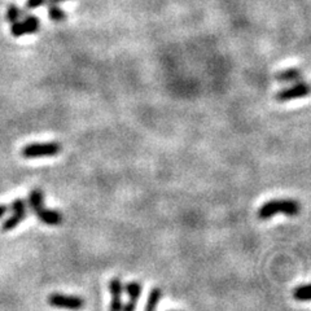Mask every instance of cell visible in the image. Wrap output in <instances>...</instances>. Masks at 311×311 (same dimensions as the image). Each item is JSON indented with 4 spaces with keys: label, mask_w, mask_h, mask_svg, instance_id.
<instances>
[{
    "label": "cell",
    "mask_w": 311,
    "mask_h": 311,
    "mask_svg": "<svg viewBox=\"0 0 311 311\" xmlns=\"http://www.w3.org/2000/svg\"><path fill=\"white\" fill-rule=\"evenodd\" d=\"M47 2H50L51 4H57V3H61V2H65V0H47Z\"/></svg>",
    "instance_id": "cell-19"
},
{
    "label": "cell",
    "mask_w": 311,
    "mask_h": 311,
    "mask_svg": "<svg viewBox=\"0 0 311 311\" xmlns=\"http://www.w3.org/2000/svg\"><path fill=\"white\" fill-rule=\"evenodd\" d=\"M41 27V22L36 16H26L22 21H17L12 24V35L22 36L25 34H34Z\"/></svg>",
    "instance_id": "cell-5"
},
{
    "label": "cell",
    "mask_w": 311,
    "mask_h": 311,
    "mask_svg": "<svg viewBox=\"0 0 311 311\" xmlns=\"http://www.w3.org/2000/svg\"><path fill=\"white\" fill-rule=\"evenodd\" d=\"M8 206L7 205H0V218H3L4 215L7 214V212H8Z\"/></svg>",
    "instance_id": "cell-18"
},
{
    "label": "cell",
    "mask_w": 311,
    "mask_h": 311,
    "mask_svg": "<svg viewBox=\"0 0 311 311\" xmlns=\"http://www.w3.org/2000/svg\"><path fill=\"white\" fill-rule=\"evenodd\" d=\"M61 150L59 143H35L27 144L22 149L25 159H39V157H50L56 156Z\"/></svg>",
    "instance_id": "cell-2"
},
{
    "label": "cell",
    "mask_w": 311,
    "mask_h": 311,
    "mask_svg": "<svg viewBox=\"0 0 311 311\" xmlns=\"http://www.w3.org/2000/svg\"><path fill=\"white\" fill-rule=\"evenodd\" d=\"M46 3H47V0H27L26 7L29 9H35L38 8V7L44 6Z\"/></svg>",
    "instance_id": "cell-17"
},
{
    "label": "cell",
    "mask_w": 311,
    "mask_h": 311,
    "mask_svg": "<svg viewBox=\"0 0 311 311\" xmlns=\"http://www.w3.org/2000/svg\"><path fill=\"white\" fill-rule=\"evenodd\" d=\"M293 297L297 301H311V284L297 287L293 291Z\"/></svg>",
    "instance_id": "cell-13"
},
{
    "label": "cell",
    "mask_w": 311,
    "mask_h": 311,
    "mask_svg": "<svg viewBox=\"0 0 311 311\" xmlns=\"http://www.w3.org/2000/svg\"><path fill=\"white\" fill-rule=\"evenodd\" d=\"M161 297H162L161 289H160V288H153L152 292L149 293V297H148V302H147V306H145V311H156V308H157V305H159Z\"/></svg>",
    "instance_id": "cell-12"
},
{
    "label": "cell",
    "mask_w": 311,
    "mask_h": 311,
    "mask_svg": "<svg viewBox=\"0 0 311 311\" xmlns=\"http://www.w3.org/2000/svg\"><path fill=\"white\" fill-rule=\"evenodd\" d=\"M48 16L53 21H57V22L65 20V12L60 7H57L56 4H51L50 8H48Z\"/></svg>",
    "instance_id": "cell-14"
},
{
    "label": "cell",
    "mask_w": 311,
    "mask_h": 311,
    "mask_svg": "<svg viewBox=\"0 0 311 311\" xmlns=\"http://www.w3.org/2000/svg\"><path fill=\"white\" fill-rule=\"evenodd\" d=\"M21 17H22V11H21L18 7L16 6H11L8 8V11H7V20L9 21V22H17V21L21 20Z\"/></svg>",
    "instance_id": "cell-15"
},
{
    "label": "cell",
    "mask_w": 311,
    "mask_h": 311,
    "mask_svg": "<svg viewBox=\"0 0 311 311\" xmlns=\"http://www.w3.org/2000/svg\"><path fill=\"white\" fill-rule=\"evenodd\" d=\"M279 213L289 217L297 215L299 213V204L294 200H271L259 208L257 215L259 219L267 220Z\"/></svg>",
    "instance_id": "cell-1"
},
{
    "label": "cell",
    "mask_w": 311,
    "mask_h": 311,
    "mask_svg": "<svg viewBox=\"0 0 311 311\" xmlns=\"http://www.w3.org/2000/svg\"><path fill=\"white\" fill-rule=\"evenodd\" d=\"M48 303L53 307L68 308V310H81L85 306L83 299L75 296H65V294H51L48 297Z\"/></svg>",
    "instance_id": "cell-4"
},
{
    "label": "cell",
    "mask_w": 311,
    "mask_h": 311,
    "mask_svg": "<svg viewBox=\"0 0 311 311\" xmlns=\"http://www.w3.org/2000/svg\"><path fill=\"white\" fill-rule=\"evenodd\" d=\"M35 214L41 222H43L44 224H48V226H57V224L61 223L62 220L61 214H60L59 212L46 209L44 206L42 209H39L38 212H35Z\"/></svg>",
    "instance_id": "cell-8"
},
{
    "label": "cell",
    "mask_w": 311,
    "mask_h": 311,
    "mask_svg": "<svg viewBox=\"0 0 311 311\" xmlns=\"http://www.w3.org/2000/svg\"><path fill=\"white\" fill-rule=\"evenodd\" d=\"M275 80L282 83L299 82L302 80V71L298 70V69H287V70L279 71L276 74Z\"/></svg>",
    "instance_id": "cell-9"
},
{
    "label": "cell",
    "mask_w": 311,
    "mask_h": 311,
    "mask_svg": "<svg viewBox=\"0 0 311 311\" xmlns=\"http://www.w3.org/2000/svg\"><path fill=\"white\" fill-rule=\"evenodd\" d=\"M43 203H44L43 192L39 191V189H34V191L30 192L29 205H30V208H31V210H34V212H38L39 209L43 208Z\"/></svg>",
    "instance_id": "cell-11"
},
{
    "label": "cell",
    "mask_w": 311,
    "mask_h": 311,
    "mask_svg": "<svg viewBox=\"0 0 311 311\" xmlns=\"http://www.w3.org/2000/svg\"><path fill=\"white\" fill-rule=\"evenodd\" d=\"M311 92V86L305 82H298L291 87L284 88L282 91L276 92L275 100L280 101V103H285V101H291V100L301 99V97H306Z\"/></svg>",
    "instance_id": "cell-3"
},
{
    "label": "cell",
    "mask_w": 311,
    "mask_h": 311,
    "mask_svg": "<svg viewBox=\"0 0 311 311\" xmlns=\"http://www.w3.org/2000/svg\"><path fill=\"white\" fill-rule=\"evenodd\" d=\"M9 209H11L13 213L24 212V210H26V204H25L24 200L17 199V200H15L12 204H11V208H9Z\"/></svg>",
    "instance_id": "cell-16"
},
{
    "label": "cell",
    "mask_w": 311,
    "mask_h": 311,
    "mask_svg": "<svg viewBox=\"0 0 311 311\" xmlns=\"http://www.w3.org/2000/svg\"><path fill=\"white\" fill-rule=\"evenodd\" d=\"M126 292L130 297V301L124 305L122 311H135L138 299L141 294V285L138 282H131L126 285Z\"/></svg>",
    "instance_id": "cell-7"
},
{
    "label": "cell",
    "mask_w": 311,
    "mask_h": 311,
    "mask_svg": "<svg viewBox=\"0 0 311 311\" xmlns=\"http://www.w3.org/2000/svg\"><path fill=\"white\" fill-rule=\"evenodd\" d=\"M25 217H26V210H24V212L13 213V214L11 215L3 224H2V229H3L4 232H8L11 231V229L16 228V227L25 219Z\"/></svg>",
    "instance_id": "cell-10"
},
{
    "label": "cell",
    "mask_w": 311,
    "mask_h": 311,
    "mask_svg": "<svg viewBox=\"0 0 311 311\" xmlns=\"http://www.w3.org/2000/svg\"><path fill=\"white\" fill-rule=\"evenodd\" d=\"M109 289H110V294H112V302H110V311H122L124 310V303H122V291H124V285L121 282L120 278H113L109 284Z\"/></svg>",
    "instance_id": "cell-6"
}]
</instances>
